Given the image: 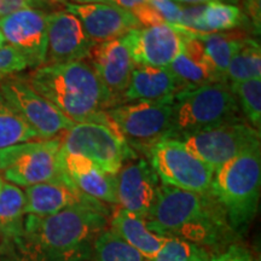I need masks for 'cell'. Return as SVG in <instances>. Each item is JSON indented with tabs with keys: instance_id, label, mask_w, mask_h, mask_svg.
<instances>
[{
	"instance_id": "cell-30",
	"label": "cell",
	"mask_w": 261,
	"mask_h": 261,
	"mask_svg": "<svg viewBox=\"0 0 261 261\" xmlns=\"http://www.w3.org/2000/svg\"><path fill=\"white\" fill-rule=\"evenodd\" d=\"M28 64L24 57L10 45L0 48V80L27 69Z\"/></svg>"
},
{
	"instance_id": "cell-6",
	"label": "cell",
	"mask_w": 261,
	"mask_h": 261,
	"mask_svg": "<svg viewBox=\"0 0 261 261\" xmlns=\"http://www.w3.org/2000/svg\"><path fill=\"white\" fill-rule=\"evenodd\" d=\"M173 99L174 96L123 103L106 110V114L130 149L149 156L150 150L171 135Z\"/></svg>"
},
{
	"instance_id": "cell-40",
	"label": "cell",
	"mask_w": 261,
	"mask_h": 261,
	"mask_svg": "<svg viewBox=\"0 0 261 261\" xmlns=\"http://www.w3.org/2000/svg\"><path fill=\"white\" fill-rule=\"evenodd\" d=\"M2 185H3V179L0 177V189H2Z\"/></svg>"
},
{
	"instance_id": "cell-16",
	"label": "cell",
	"mask_w": 261,
	"mask_h": 261,
	"mask_svg": "<svg viewBox=\"0 0 261 261\" xmlns=\"http://www.w3.org/2000/svg\"><path fill=\"white\" fill-rule=\"evenodd\" d=\"M136 65L167 68L182 50L184 35L171 24L137 28L125 35Z\"/></svg>"
},
{
	"instance_id": "cell-7",
	"label": "cell",
	"mask_w": 261,
	"mask_h": 261,
	"mask_svg": "<svg viewBox=\"0 0 261 261\" xmlns=\"http://www.w3.org/2000/svg\"><path fill=\"white\" fill-rule=\"evenodd\" d=\"M61 135L0 150V172L16 187H33L63 177L60 166Z\"/></svg>"
},
{
	"instance_id": "cell-14",
	"label": "cell",
	"mask_w": 261,
	"mask_h": 261,
	"mask_svg": "<svg viewBox=\"0 0 261 261\" xmlns=\"http://www.w3.org/2000/svg\"><path fill=\"white\" fill-rule=\"evenodd\" d=\"M24 195L27 215L46 217L69 208H86L110 217V211L106 204L84 194L64 175L56 180L25 188Z\"/></svg>"
},
{
	"instance_id": "cell-17",
	"label": "cell",
	"mask_w": 261,
	"mask_h": 261,
	"mask_svg": "<svg viewBox=\"0 0 261 261\" xmlns=\"http://www.w3.org/2000/svg\"><path fill=\"white\" fill-rule=\"evenodd\" d=\"M94 42L85 33L80 21L58 10L47 16V54L45 64H61L85 61Z\"/></svg>"
},
{
	"instance_id": "cell-1",
	"label": "cell",
	"mask_w": 261,
	"mask_h": 261,
	"mask_svg": "<svg viewBox=\"0 0 261 261\" xmlns=\"http://www.w3.org/2000/svg\"><path fill=\"white\" fill-rule=\"evenodd\" d=\"M149 228L165 237H177L205 249H220L237 237L212 192H192L160 184L145 218Z\"/></svg>"
},
{
	"instance_id": "cell-23",
	"label": "cell",
	"mask_w": 261,
	"mask_h": 261,
	"mask_svg": "<svg viewBox=\"0 0 261 261\" xmlns=\"http://www.w3.org/2000/svg\"><path fill=\"white\" fill-rule=\"evenodd\" d=\"M25 195L18 187L3 181L0 189V237L8 241L21 238L24 230Z\"/></svg>"
},
{
	"instance_id": "cell-15",
	"label": "cell",
	"mask_w": 261,
	"mask_h": 261,
	"mask_svg": "<svg viewBox=\"0 0 261 261\" xmlns=\"http://www.w3.org/2000/svg\"><path fill=\"white\" fill-rule=\"evenodd\" d=\"M117 205L138 217H148L154 204L160 180L148 160L127 161L115 174Z\"/></svg>"
},
{
	"instance_id": "cell-35",
	"label": "cell",
	"mask_w": 261,
	"mask_h": 261,
	"mask_svg": "<svg viewBox=\"0 0 261 261\" xmlns=\"http://www.w3.org/2000/svg\"><path fill=\"white\" fill-rule=\"evenodd\" d=\"M146 2H148V0H110V4L120 6V8L130 11V10L138 8L139 5L144 4Z\"/></svg>"
},
{
	"instance_id": "cell-21",
	"label": "cell",
	"mask_w": 261,
	"mask_h": 261,
	"mask_svg": "<svg viewBox=\"0 0 261 261\" xmlns=\"http://www.w3.org/2000/svg\"><path fill=\"white\" fill-rule=\"evenodd\" d=\"M110 230L135 248L146 261H151L161 249L166 237L151 231L144 218L117 207L109 217Z\"/></svg>"
},
{
	"instance_id": "cell-37",
	"label": "cell",
	"mask_w": 261,
	"mask_h": 261,
	"mask_svg": "<svg viewBox=\"0 0 261 261\" xmlns=\"http://www.w3.org/2000/svg\"><path fill=\"white\" fill-rule=\"evenodd\" d=\"M71 4H99V3H106L110 4V0H70Z\"/></svg>"
},
{
	"instance_id": "cell-18",
	"label": "cell",
	"mask_w": 261,
	"mask_h": 261,
	"mask_svg": "<svg viewBox=\"0 0 261 261\" xmlns=\"http://www.w3.org/2000/svg\"><path fill=\"white\" fill-rule=\"evenodd\" d=\"M65 10L80 21L85 33L92 42H102L121 38L133 29L140 28L128 10L114 4H71Z\"/></svg>"
},
{
	"instance_id": "cell-39",
	"label": "cell",
	"mask_w": 261,
	"mask_h": 261,
	"mask_svg": "<svg viewBox=\"0 0 261 261\" xmlns=\"http://www.w3.org/2000/svg\"><path fill=\"white\" fill-rule=\"evenodd\" d=\"M56 5H65L68 3V0H52Z\"/></svg>"
},
{
	"instance_id": "cell-28",
	"label": "cell",
	"mask_w": 261,
	"mask_h": 261,
	"mask_svg": "<svg viewBox=\"0 0 261 261\" xmlns=\"http://www.w3.org/2000/svg\"><path fill=\"white\" fill-rule=\"evenodd\" d=\"M240 110L253 128H261V79H252L230 84Z\"/></svg>"
},
{
	"instance_id": "cell-11",
	"label": "cell",
	"mask_w": 261,
	"mask_h": 261,
	"mask_svg": "<svg viewBox=\"0 0 261 261\" xmlns=\"http://www.w3.org/2000/svg\"><path fill=\"white\" fill-rule=\"evenodd\" d=\"M0 91L39 139L55 138L75 123L33 89L24 76L11 75L0 80Z\"/></svg>"
},
{
	"instance_id": "cell-36",
	"label": "cell",
	"mask_w": 261,
	"mask_h": 261,
	"mask_svg": "<svg viewBox=\"0 0 261 261\" xmlns=\"http://www.w3.org/2000/svg\"><path fill=\"white\" fill-rule=\"evenodd\" d=\"M173 2L179 3V4H188V5H203L212 2H228V3H237L238 0H173Z\"/></svg>"
},
{
	"instance_id": "cell-10",
	"label": "cell",
	"mask_w": 261,
	"mask_h": 261,
	"mask_svg": "<svg viewBox=\"0 0 261 261\" xmlns=\"http://www.w3.org/2000/svg\"><path fill=\"white\" fill-rule=\"evenodd\" d=\"M148 158L161 184L200 194L211 191L214 169L196 158L178 139L159 142Z\"/></svg>"
},
{
	"instance_id": "cell-33",
	"label": "cell",
	"mask_w": 261,
	"mask_h": 261,
	"mask_svg": "<svg viewBox=\"0 0 261 261\" xmlns=\"http://www.w3.org/2000/svg\"><path fill=\"white\" fill-rule=\"evenodd\" d=\"M211 261H254L249 250L240 244H230L224 252L214 254Z\"/></svg>"
},
{
	"instance_id": "cell-13",
	"label": "cell",
	"mask_w": 261,
	"mask_h": 261,
	"mask_svg": "<svg viewBox=\"0 0 261 261\" xmlns=\"http://www.w3.org/2000/svg\"><path fill=\"white\" fill-rule=\"evenodd\" d=\"M112 98L113 108L122 104V96L128 86L136 64L132 60L125 35L102 42H94L85 60Z\"/></svg>"
},
{
	"instance_id": "cell-5",
	"label": "cell",
	"mask_w": 261,
	"mask_h": 261,
	"mask_svg": "<svg viewBox=\"0 0 261 261\" xmlns=\"http://www.w3.org/2000/svg\"><path fill=\"white\" fill-rule=\"evenodd\" d=\"M240 107L228 83L182 90L173 99L169 138L198 132L238 119Z\"/></svg>"
},
{
	"instance_id": "cell-34",
	"label": "cell",
	"mask_w": 261,
	"mask_h": 261,
	"mask_svg": "<svg viewBox=\"0 0 261 261\" xmlns=\"http://www.w3.org/2000/svg\"><path fill=\"white\" fill-rule=\"evenodd\" d=\"M242 12L254 33L259 35L261 28L260 0H244V10Z\"/></svg>"
},
{
	"instance_id": "cell-12",
	"label": "cell",
	"mask_w": 261,
	"mask_h": 261,
	"mask_svg": "<svg viewBox=\"0 0 261 261\" xmlns=\"http://www.w3.org/2000/svg\"><path fill=\"white\" fill-rule=\"evenodd\" d=\"M48 14L38 9H23L0 18V32L6 44L24 57L28 68H39L46 61Z\"/></svg>"
},
{
	"instance_id": "cell-32",
	"label": "cell",
	"mask_w": 261,
	"mask_h": 261,
	"mask_svg": "<svg viewBox=\"0 0 261 261\" xmlns=\"http://www.w3.org/2000/svg\"><path fill=\"white\" fill-rule=\"evenodd\" d=\"M146 3L159 12L165 23L179 25L181 18V5L173 0H148Z\"/></svg>"
},
{
	"instance_id": "cell-24",
	"label": "cell",
	"mask_w": 261,
	"mask_h": 261,
	"mask_svg": "<svg viewBox=\"0 0 261 261\" xmlns=\"http://www.w3.org/2000/svg\"><path fill=\"white\" fill-rule=\"evenodd\" d=\"M249 25L246 16L238 6L223 2H212L202 5L196 18L194 33L231 32L234 28Z\"/></svg>"
},
{
	"instance_id": "cell-19",
	"label": "cell",
	"mask_w": 261,
	"mask_h": 261,
	"mask_svg": "<svg viewBox=\"0 0 261 261\" xmlns=\"http://www.w3.org/2000/svg\"><path fill=\"white\" fill-rule=\"evenodd\" d=\"M58 159L64 178L75 188L102 203L117 204L115 175L103 172L84 156L61 149Z\"/></svg>"
},
{
	"instance_id": "cell-26",
	"label": "cell",
	"mask_w": 261,
	"mask_h": 261,
	"mask_svg": "<svg viewBox=\"0 0 261 261\" xmlns=\"http://www.w3.org/2000/svg\"><path fill=\"white\" fill-rule=\"evenodd\" d=\"M39 139L17 110L8 102L0 91V150Z\"/></svg>"
},
{
	"instance_id": "cell-8",
	"label": "cell",
	"mask_w": 261,
	"mask_h": 261,
	"mask_svg": "<svg viewBox=\"0 0 261 261\" xmlns=\"http://www.w3.org/2000/svg\"><path fill=\"white\" fill-rule=\"evenodd\" d=\"M61 151L90 160L103 172L115 175L138 154L113 127L97 122H75L61 135Z\"/></svg>"
},
{
	"instance_id": "cell-9",
	"label": "cell",
	"mask_w": 261,
	"mask_h": 261,
	"mask_svg": "<svg viewBox=\"0 0 261 261\" xmlns=\"http://www.w3.org/2000/svg\"><path fill=\"white\" fill-rule=\"evenodd\" d=\"M177 139L215 172L246 150L260 145V130L238 117Z\"/></svg>"
},
{
	"instance_id": "cell-29",
	"label": "cell",
	"mask_w": 261,
	"mask_h": 261,
	"mask_svg": "<svg viewBox=\"0 0 261 261\" xmlns=\"http://www.w3.org/2000/svg\"><path fill=\"white\" fill-rule=\"evenodd\" d=\"M213 255L195 243L177 237H166L161 249L151 261H211Z\"/></svg>"
},
{
	"instance_id": "cell-27",
	"label": "cell",
	"mask_w": 261,
	"mask_h": 261,
	"mask_svg": "<svg viewBox=\"0 0 261 261\" xmlns=\"http://www.w3.org/2000/svg\"><path fill=\"white\" fill-rule=\"evenodd\" d=\"M87 261H146L135 248L127 244L110 228L102 231L93 243L92 255Z\"/></svg>"
},
{
	"instance_id": "cell-25",
	"label": "cell",
	"mask_w": 261,
	"mask_h": 261,
	"mask_svg": "<svg viewBox=\"0 0 261 261\" xmlns=\"http://www.w3.org/2000/svg\"><path fill=\"white\" fill-rule=\"evenodd\" d=\"M252 79H261V47L255 39L247 38L228 64L227 83Z\"/></svg>"
},
{
	"instance_id": "cell-20",
	"label": "cell",
	"mask_w": 261,
	"mask_h": 261,
	"mask_svg": "<svg viewBox=\"0 0 261 261\" xmlns=\"http://www.w3.org/2000/svg\"><path fill=\"white\" fill-rule=\"evenodd\" d=\"M187 90L168 68L136 65L128 86L122 96V104L137 100H158Z\"/></svg>"
},
{
	"instance_id": "cell-2",
	"label": "cell",
	"mask_w": 261,
	"mask_h": 261,
	"mask_svg": "<svg viewBox=\"0 0 261 261\" xmlns=\"http://www.w3.org/2000/svg\"><path fill=\"white\" fill-rule=\"evenodd\" d=\"M108 225L109 215L86 208L28 215L23 234L15 243L28 261H87L94 241Z\"/></svg>"
},
{
	"instance_id": "cell-22",
	"label": "cell",
	"mask_w": 261,
	"mask_h": 261,
	"mask_svg": "<svg viewBox=\"0 0 261 261\" xmlns=\"http://www.w3.org/2000/svg\"><path fill=\"white\" fill-rule=\"evenodd\" d=\"M215 81L227 83L228 64L248 37L240 32L195 33Z\"/></svg>"
},
{
	"instance_id": "cell-3",
	"label": "cell",
	"mask_w": 261,
	"mask_h": 261,
	"mask_svg": "<svg viewBox=\"0 0 261 261\" xmlns=\"http://www.w3.org/2000/svg\"><path fill=\"white\" fill-rule=\"evenodd\" d=\"M24 79L71 121L112 127L106 114L113 108L112 98L86 61L44 64Z\"/></svg>"
},
{
	"instance_id": "cell-4",
	"label": "cell",
	"mask_w": 261,
	"mask_h": 261,
	"mask_svg": "<svg viewBox=\"0 0 261 261\" xmlns=\"http://www.w3.org/2000/svg\"><path fill=\"white\" fill-rule=\"evenodd\" d=\"M261 185V148L255 145L215 169L211 185L238 236L247 231L256 215Z\"/></svg>"
},
{
	"instance_id": "cell-38",
	"label": "cell",
	"mask_w": 261,
	"mask_h": 261,
	"mask_svg": "<svg viewBox=\"0 0 261 261\" xmlns=\"http://www.w3.org/2000/svg\"><path fill=\"white\" fill-rule=\"evenodd\" d=\"M5 45H6L5 38H4V35H3V33L0 32V48H2V47H4Z\"/></svg>"
},
{
	"instance_id": "cell-31",
	"label": "cell",
	"mask_w": 261,
	"mask_h": 261,
	"mask_svg": "<svg viewBox=\"0 0 261 261\" xmlns=\"http://www.w3.org/2000/svg\"><path fill=\"white\" fill-rule=\"evenodd\" d=\"M57 6L52 0H0V18L23 9H44Z\"/></svg>"
}]
</instances>
